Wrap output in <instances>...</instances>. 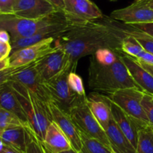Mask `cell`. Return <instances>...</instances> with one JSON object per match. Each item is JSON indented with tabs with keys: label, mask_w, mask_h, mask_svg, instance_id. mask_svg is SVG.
I'll use <instances>...</instances> for the list:
<instances>
[{
	"label": "cell",
	"mask_w": 153,
	"mask_h": 153,
	"mask_svg": "<svg viewBox=\"0 0 153 153\" xmlns=\"http://www.w3.org/2000/svg\"><path fill=\"white\" fill-rule=\"evenodd\" d=\"M26 65L19 67H8L0 70V89L3 88L10 80L12 75L20 70Z\"/></svg>",
	"instance_id": "cell-32"
},
{
	"label": "cell",
	"mask_w": 153,
	"mask_h": 153,
	"mask_svg": "<svg viewBox=\"0 0 153 153\" xmlns=\"http://www.w3.org/2000/svg\"><path fill=\"white\" fill-rule=\"evenodd\" d=\"M113 153H114V152H113Z\"/></svg>",
	"instance_id": "cell-50"
},
{
	"label": "cell",
	"mask_w": 153,
	"mask_h": 153,
	"mask_svg": "<svg viewBox=\"0 0 153 153\" xmlns=\"http://www.w3.org/2000/svg\"><path fill=\"white\" fill-rule=\"evenodd\" d=\"M61 153H79V152H76V151H75L73 148H70V149L67 150V151H64V152H61Z\"/></svg>",
	"instance_id": "cell-42"
},
{
	"label": "cell",
	"mask_w": 153,
	"mask_h": 153,
	"mask_svg": "<svg viewBox=\"0 0 153 153\" xmlns=\"http://www.w3.org/2000/svg\"><path fill=\"white\" fill-rule=\"evenodd\" d=\"M109 1H111V2H114V1H117V0H109Z\"/></svg>",
	"instance_id": "cell-46"
},
{
	"label": "cell",
	"mask_w": 153,
	"mask_h": 153,
	"mask_svg": "<svg viewBox=\"0 0 153 153\" xmlns=\"http://www.w3.org/2000/svg\"><path fill=\"white\" fill-rule=\"evenodd\" d=\"M10 67V62H9V56L6 57L4 59L0 61V70L4 68Z\"/></svg>",
	"instance_id": "cell-40"
},
{
	"label": "cell",
	"mask_w": 153,
	"mask_h": 153,
	"mask_svg": "<svg viewBox=\"0 0 153 153\" xmlns=\"http://www.w3.org/2000/svg\"><path fill=\"white\" fill-rule=\"evenodd\" d=\"M87 103L91 112L104 130L111 120V100L107 95L93 92L87 96Z\"/></svg>",
	"instance_id": "cell-17"
},
{
	"label": "cell",
	"mask_w": 153,
	"mask_h": 153,
	"mask_svg": "<svg viewBox=\"0 0 153 153\" xmlns=\"http://www.w3.org/2000/svg\"><path fill=\"white\" fill-rule=\"evenodd\" d=\"M99 63L102 64H111L117 59L118 52L109 49H100L92 55Z\"/></svg>",
	"instance_id": "cell-30"
},
{
	"label": "cell",
	"mask_w": 153,
	"mask_h": 153,
	"mask_svg": "<svg viewBox=\"0 0 153 153\" xmlns=\"http://www.w3.org/2000/svg\"><path fill=\"white\" fill-rule=\"evenodd\" d=\"M136 153H153V128L146 125L138 132Z\"/></svg>",
	"instance_id": "cell-25"
},
{
	"label": "cell",
	"mask_w": 153,
	"mask_h": 153,
	"mask_svg": "<svg viewBox=\"0 0 153 153\" xmlns=\"http://www.w3.org/2000/svg\"><path fill=\"white\" fill-rule=\"evenodd\" d=\"M10 82H16L35 93L46 102L51 101L50 96L45 86V81L39 74L35 62L28 64L10 77Z\"/></svg>",
	"instance_id": "cell-10"
},
{
	"label": "cell",
	"mask_w": 153,
	"mask_h": 153,
	"mask_svg": "<svg viewBox=\"0 0 153 153\" xmlns=\"http://www.w3.org/2000/svg\"><path fill=\"white\" fill-rule=\"evenodd\" d=\"M4 58H5V57L2 56H1V54H0V61H1V60H2V59H4Z\"/></svg>",
	"instance_id": "cell-44"
},
{
	"label": "cell",
	"mask_w": 153,
	"mask_h": 153,
	"mask_svg": "<svg viewBox=\"0 0 153 153\" xmlns=\"http://www.w3.org/2000/svg\"><path fill=\"white\" fill-rule=\"evenodd\" d=\"M111 114L114 120L123 133L126 136L133 146L137 147L138 132L140 127L138 123L120 106L111 101Z\"/></svg>",
	"instance_id": "cell-18"
},
{
	"label": "cell",
	"mask_w": 153,
	"mask_h": 153,
	"mask_svg": "<svg viewBox=\"0 0 153 153\" xmlns=\"http://www.w3.org/2000/svg\"><path fill=\"white\" fill-rule=\"evenodd\" d=\"M49 105L53 121L57 123L66 136L68 138L72 148L79 152L82 148V144L79 129L71 119L69 114L61 110L52 101H49Z\"/></svg>",
	"instance_id": "cell-15"
},
{
	"label": "cell",
	"mask_w": 153,
	"mask_h": 153,
	"mask_svg": "<svg viewBox=\"0 0 153 153\" xmlns=\"http://www.w3.org/2000/svg\"><path fill=\"white\" fill-rule=\"evenodd\" d=\"M28 139L25 153H47L43 141H42L34 131L28 127Z\"/></svg>",
	"instance_id": "cell-27"
},
{
	"label": "cell",
	"mask_w": 153,
	"mask_h": 153,
	"mask_svg": "<svg viewBox=\"0 0 153 153\" xmlns=\"http://www.w3.org/2000/svg\"><path fill=\"white\" fill-rule=\"evenodd\" d=\"M43 142L45 146L52 153H61L72 148L68 138L54 121L46 130Z\"/></svg>",
	"instance_id": "cell-20"
},
{
	"label": "cell",
	"mask_w": 153,
	"mask_h": 153,
	"mask_svg": "<svg viewBox=\"0 0 153 153\" xmlns=\"http://www.w3.org/2000/svg\"><path fill=\"white\" fill-rule=\"evenodd\" d=\"M110 17L125 24L153 22V9L137 0L127 7L113 10Z\"/></svg>",
	"instance_id": "cell-13"
},
{
	"label": "cell",
	"mask_w": 153,
	"mask_h": 153,
	"mask_svg": "<svg viewBox=\"0 0 153 153\" xmlns=\"http://www.w3.org/2000/svg\"><path fill=\"white\" fill-rule=\"evenodd\" d=\"M0 40L4 43H10V36L9 33L4 30H0Z\"/></svg>",
	"instance_id": "cell-36"
},
{
	"label": "cell",
	"mask_w": 153,
	"mask_h": 153,
	"mask_svg": "<svg viewBox=\"0 0 153 153\" xmlns=\"http://www.w3.org/2000/svg\"><path fill=\"white\" fill-rule=\"evenodd\" d=\"M70 26H71L68 23L67 21L58 22V23L52 24V25L42 28L38 32L31 37L20 38L10 40V44L12 49L11 52H15L22 48L35 44L39 43L46 39L51 38H57L62 34H64L67 30H68Z\"/></svg>",
	"instance_id": "cell-14"
},
{
	"label": "cell",
	"mask_w": 153,
	"mask_h": 153,
	"mask_svg": "<svg viewBox=\"0 0 153 153\" xmlns=\"http://www.w3.org/2000/svg\"><path fill=\"white\" fill-rule=\"evenodd\" d=\"M82 140V148L79 153H113L111 148L95 138L79 131Z\"/></svg>",
	"instance_id": "cell-24"
},
{
	"label": "cell",
	"mask_w": 153,
	"mask_h": 153,
	"mask_svg": "<svg viewBox=\"0 0 153 153\" xmlns=\"http://www.w3.org/2000/svg\"><path fill=\"white\" fill-rule=\"evenodd\" d=\"M9 82L20 102L30 128L43 141L48 127L53 122L49 102L42 100L35 93L18 82Z\"/></svg>",
	"instance_id": "cell-3"
},
{
	"label": "cell",
	"mask_w": 153,
	"mask_h": 153,
	"mask_svg": "<svg viewBox=\"0 0 153 153\" xmlns=\"http://www.w3.org/2000/svg\"><path fill=\"white\" fill-rule=\"evenodd\" d=\"M137 1L146 4V6H148L150 8L153 9V0H137Z\"/></svg>",
	"instance_id": "cell-41"
},
{
	"label": "cell",
	"mask_w": 153,
	"mask_h": 153,
	"mask_svg": "<svg viewBox=\"0 0 153 153\" xmlns=\"http://www.w3.org/2000/svg\"><path fill=\"white\" fill-rule=\"evenodd\" d=\"M142 106L146 112L149 125L153 128V95L145 92L142 100Z\"/></svg>",
	"instance_id": "cell-31"
},
{
	"label": "cell",
	"mask_w": 153,
	"mask_h": 153,
	"mask_svg": "<svg viewBox=\"0 0 153 153\" xmlns=\"http://www.w3.org/2000/svg\"><path fill=\"white\" fill-rule=\"evenodd\" d=\"M88 81L91 89L108 94L126 88L140 89L131 76L119 54L117 59L108 65L100 64L91 56L88 67Z\"/></svg>",
	"instance_id": "cell-2"
},
{
	"label": "cell",
	"mask_w": 153,
	"mask_h": 153,
	"mask_svg": "<svg viewBox=\"0 0 153 153\" xmlns=\"http://www.w3.org/2000/svg\"><path fill=\"white\" fill-rule=\"evenodd\" d=\"M0 153H23V152L16 149V148H13V147L10 146H7L4 144V148H3V149L1 150V152Z\"/></svg>",
	"instance_id": "cell-37"
},
{
	"label": "cell",
	"mask_w": 153,
	"mask_h": 153,
	"mask_svg": "<svg viewBox=\"0 0 153 153\" xmlns=\"http://www.w3.org/2000/svg\"><path fill=\"white\" fill-rule=\"evenodd\" d=\"M11 46L10 43H4L0 40V54L4 57H8L11 52Z\"/></svg>",
	"instance_id": "cell-35"
},
{
	"label": "cell",
	"mask_w": 153,
	"mask_h": 153,
	"mask_svg": "<svg viewBox=\"0 0 153 153\" xmlns=\"http://www.w3.org/2000/svg\"><path fill=\"white\" fill-rule=\"evenodd\" d=\"M69 116L79 131L87 136L98 140L110 147L105 131L96 119L88 106L87 96L81 98L71 108Z\"/></svg>",
	"instance_id": "cell-5"
},
{
	"label": "cell",
	"mask_w": 153,
	"mask_h": 153,
	"mask_svg": "<svg viewBox=\"0 0 153 153\" xmlns=\"http://www.w3.org/2000/svg\"><path fill=\"white\" fill-rule=\"evenodd\" d=\"M0 107L14 114L25 125L29 126L20 102L9 82L0 89Z\"/></svg>",
	"instance_id": "cell-22"
},
{
	"label": "cell",
	"mask_w": 153,
	"mask_h": 153,
	"mask_svg": "<svg viewBox=\"0 0 153 153\" xmlns=\"http://www.w3.org/2000/svg\"><path fill=\"white\" fill-rule=\"evenodd\" d=\"M70 72L72 71L70 67L67 66L61 73L44 82L51 101L67 114L70 113L71 108L84 98L73 93L69 86L67 78Z\"/></svg>",
	"instance_id": "cell-6"
},
{
	"label": "cell",
	"mask_w": 153,
	"mask_h": 153,
	"mask_svg": "<svg viewBox=\"0 0 153 153\" xmlns=\"http://www.w3.org/2000/svg\"><path fill=\"white\" fill-rule=\"evenodd\" d=\"M124 34L113 22L110 16L91 21L84 25L73 26L55 40L57 46L66 52L67 65L76 72L82 57L92 56L100 49L122 52Z\"/></svg>",
	"instance_id": "cell-1"
},
{
	"label": "cell",
	"mask_w": 153,
	"mask_h": 153,
	"mask_svg": "<svg viewBox=\"0 0 153 153\" xmlns=\"http://www.w3.org/2000/svg\"><path fill=\"white\" fill-rule=\"evenodd\" d=\"M67 80H68L69 86L73 93L80 97H86L83 80L82 77L76 74V72H70L68 75Z\"/></svg>",
	"instance_id": "cell-29"
},
{
	"label": "cell",
	"mask_w": 153,
	"mask_h": 153,
	"mask_svg": "<svg viewBox=\"0 0 153 153\" xmlns=\"http://www.w3.org/2000/svg\"><path fill=\"white\" fill-rule=\"evenodd\" d=\"M105 131L110 148L114 153H136L135 148L120 129L113 118Z\"/></svg>",
	"instance_id": "cell-19"
},
{
	"label": "cell",
	"mask_w": 153,
	"mask_h": 153,
	"mask_svg": "<svg viewBox=\"0 0 153 153\" xmlns=\"http://www.w3.org/2000/svg\"><path fill=\"white\" fill-rule=\"evenodd\" d=\"M122 52L137 59H140L146 50L132 37L126 34L122 42Z\"/></svg>",
	"instance_id": "cell-26"
},
{
	"label": "cell",
	"mask_w": 153,
	"mask_h": 153,
	"mask_svg": "<svg viewBox=\"0 0 153 153\" xmlns=\"http://www.w3.org/2000/svg\"><path fill=\"white\" fill-rule=\"evenodd\" d=\"M16 0H0V10L1 14H12Z\"/></svg>",
	"instance_id": "cell-33"
},
{
	"label": "cell",
	"mask_w": 153,
	"mask_h": 153,
	"mask_svg": "<svg viewBox=\"0 0 153 153\" xmlns=\"http://www.w3.org/2000/svg\"><path fill=\"white\" fill-rule=\"evenodd\" d=\"M4 146V142H3V141L1 140V139H0V152H1V150L3 149Z\"/></svg>",
	"instance_id": "cell-43"
},
{
	"label": "cell",
	"mask_w": 153,
	"mask_h": 153,
	"mask_svg": "<svg viewBox=\"0 0 153 153\" xmlns=\"http://www.w3.org/2000/svg\"><path fill=\"white\" fill-rule=\"evenodd\" d=\"M112 20L114 25L124 34L132 36L146 51L153 54V37L128 24H125L114 19H112Z\"/></svg>",
	"instance_id": "cell-23"
},
{
	"label": "cell",
	"mask_w": 153,
	"mask_h": 153,
	"mask_svg": "<svg viewBox=\"0 0 153 153\" xmlns=\"http://www.w3.org/2000/svg\"><path fill=\"white\" fill-rule=\"evenodd\" d=\"M46 151H47V153H52V152H49V150L47 149V148H46Z\"/></svg>",
	"instance_id": "cell-45"
},
{
	"label": "cell",
	"mask_w": 153,
	"mask_h": 153,
	"mask_svg": "<svg viewBox=\"0 0 153 153\" xmlns=\"http://www.w3.org/2000/svg\"><path fill=\"white\" fill-rule=\"evenodd\" d=\"M1 14V10H0V14Z\"/></svg>",
	"instance_id": "cell-48"
},
{
	"label": "cell",
	"mask_w": 153,
	"mask_h": 153,
	"mask_svg": "<svg viewBox=\"0 0 153 153\" xmlns=\"http://www.w3.org/2000/svg\"><path fill=\"white\" fill-rule=\"evenodd\" d=\"M16 125L27 126L12 112L0 107V129L1 130Z\"/></svg>",
	"instance_id": "cell-28"
},
{
	"label": "cell",
	"mask_w": 153,
	"mask_h": 153,
	"mask_svg": "<svg viewBox=\"0 0 153 153\" xmlns=\"http://www.w3.org/2000/svg\"><path fill=\"white\" fill-rule=\"evenodd\" d=\"M137 29L140 30L146 34H149L153 37V22H148V23H138V24H128Z\"/></svg>",
	"instance_id": "cell-34"
},
{
	"label": "cell",
	"mask_w": 153,
	"mask_h": 153,
	"mask_svg": "<svg viewBox=\"0 0 153 153\" xmlns=\"http://www.w3.org/2000/svg\"><path fill=\"white\" fill-rule=\"evenodd\" d=\"M59 10H61L47 0H16L12 14L26 19L37 20Z\"/></svg>",
	"instance_id": "cell-11"
},
{
	"label": "cell",
	"mask_w": 153,
	"mask_h": 153,
	"mask_svg": "<svg viewBox=\"0 0 153 153\" xmlns=\"http://www.w3.org/2000/svg\"><path fill=\"white\" fill-rule=\"evenodd\" d=\"M55 39L53 38L46 39L11 52L9 56L10 67L28 65L45 56L55 50L54 42Z\"/></svg>",
	"instance_id": "cell-9"
},
{
	"label": "cell",
	"mask_w": 153,
	"mask_h": 153,
	"mask_svg": "<svg viewBox=\"0 0 153 153\" xmlns=\"http://www.w3.org/2000/svg\"><path fill=\"white\" fill-rule=\"evenodd\" d=\"M135 1H137V0H135Z\"/></svg>",
	"instance_id": "cell-49"
},
{
	"label": "cell",
	"mask_w": 153,
	"mask_h": 153,
	"mask_svg": "<svg viewBox=\"0 0 153 153\" xmlns=\"http://www.w3.org/2000/svg\"><path fill=\"white\" fill-rule=\"evenodd\" d=\"M135 59H136V58H135ZM136 60H137V61L138 62L139 64H140V65H141L142 67L143 68L146 69V70H147V71H149V73H150L151 74H152V76H153V64H147V63L143 62L140 61V60H139V59H136Z\"/></svg>",
	"instance_id": "cell-38"
},
{
	"label": "cell",
	"mask_w": 153,
	"mask_h": 153,
	"mask_svg": "<svg viewBox=\"0 0 153 153\" xmlns=\"http://www.w3.org/2000/svg\"><path fill=\"white\" fill-rule=\"evenodd\" d=\"M120 57L126 66L130 75L144 92L153 95V76L143 68L138 62L133 57L123 52H118Z\"/></svg>",
	"instance_id": "cell-16"
},
{
	"label": "cell",
	"mask_w": 153,
	"mask_h": 153,
	"mask_svg": "<svg viewBox=\"0 0 153 153\" xmlns=\"http://www.w3.org/2000/svg\"><path fill=\"white\" fill-rule=\"evenodd\" d=\"M64 21L67 20L61 10L37 20L19 17L12 14H1L0 30L7 32L10 40H13L20 38L31 37L48 26Z\"/></svg>",
	"instance_id": "cell-4"
},
{
	"label": "cell",
	"mask_w": 153,
	"mask_h": 153,
	"mask_svg": "<svg viewBox=\"0 0 153 153\" xmlns=\"http://www.w3.org/2000/svg\"><path fill=\"white\" fill-rule=\"evenodd\" d=\"M1 131H2V130H1V129H0V134H1Z\"/></svg>",
	"instance_id": "cell-47"
},
{
	"label": "cell",
	"mask_w": 153,
	"mask_h": 153,
	"mask_svg": "<svg viewBox=\"0 0 153 153\" xmlns=\"http://www.w3.org/2000/svg\"><path fill=\"white\" fill-rule=\"evenodd\" d=\"M55 45V50L35 62V65L39 74L44 81L61 73L67 66V59L66 52L60 46Z\"/></svg>",
	"instance_id": "cell-12"
},
{
	"label": "cell",
	"mask_w": 153,
	"mask_h": 153,
	"mask_svg": "<svg viewBox=\"0 0 153 153\" xmlns=\"http://www.w3.org/2000/svg\"><path fill=\"white\" fill-rule=\"evenodd\" d=\"M48 2H49L50 3H52V4L55 6L56 8H58L59 10H64V3H63V0H47Z\"/></svg>",
	"instance_id": "cell-39"
},
{
	"label": "cell",
	"mask_w": 153,
	"mask_h": 153,
	"mask_svg": "<svg viewBox=\"0 0 153 153\" xmlns=\"http://www.w3.org/2000/svg\"><path fill=\"white\" fill-rule=\"evenodd\" d=\"M64 12L71 26L84 25L104 16L98 6L91 0H63Z\"/></svg>",
	"instance_id": "cell-8"
},
{
	"label": "cell",
	"mask_w": 153,
	"mask_h": 153,
	"mask_svg": "<svg viewBox=\"0 0 153 153\" xmlns=\"http://www.w3.org/2000/svg\"><path fill=\"white\" fill-rule=\"evenodd\" d=\"M145 92L137 88H126L117 90L108 97L112 102L134 118L140 127L149 125L142 100Z\"/></svg>",
	"instance_id": "cell-7"
},
{
	"label": "cell",
	"mask_w": 153,
	"mask_h": 153,
	"mask_svg": "<svg viewBox=\"0 0 153 153\" xmlns=\"http://www.w3.org/2000/svg\"><path fill=\"white\" fill-rule=\"evenodd\" d=\"M28 127L29 126L16 125L7 128L1 131L0 139L5 145L25 153L28 139Z\"/></svg>",
	"instance_id": "cell-21"
}]
</instances>
